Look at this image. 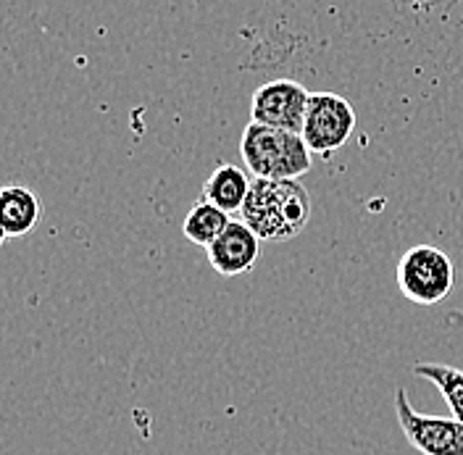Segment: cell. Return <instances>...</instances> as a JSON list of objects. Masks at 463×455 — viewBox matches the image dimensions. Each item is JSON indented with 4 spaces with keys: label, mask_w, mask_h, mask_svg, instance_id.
<instances>
[{
    "label": "cell",
    "mask_w": 463,
    "mask_h": 455,
    "mask_svg": "<svg viewBox=\"0 0 463 455\" xmlns=\"http://www.w3.org/2000/svg\"><path fill=\"white\" fill-rule=\"evenodd\" d=\"M311 195L298 179H256L240 216L266 242H289L311 222Z\"/></svg>",
    "instance_id": "cell-1"
},
{
    "label": "cell",
    "mask_w": 463,
    "mask_h": 455,
    "mask_svg": "<svg viewBox=\"0 0 463 455\" xmlns=\"http://www.w3.org/2000/svg\"><path fill=\"white\" fill-rule=\"evenodd\" d=\"M395 416L413 450L421 455H463L461 422L416 411L403 387H395Z\"/></svg>",
    "instance_id": "cell-4"
},
{
    "label": "cell",
    "mask_w": 463,
    "mask_h": 455,
    "mask_svg": "<svg viewBox=\"0 0 463 455\" xmlns=\"http://www.w3.org/2000/svg\"><path fill=\"white\" fill-rule=\"evenodd\" d=\"M453 280H456L453 261L445 251L434 245L408 248L395 269V282L401 295L421 308L442 303L453 289Z\"/></svg>",
    "instance_id": "cell-3"
},
{
    "label": "cell",
    "mask_w": 463,
    "mask_h": 455,
    "mask_svg": "<svg viewBox=\"0 0 463 455\" xmlns=\"http://www.w3.org/2000/svg\"><path fill=\"white\" fill-rule=\"evenodd\" d=\"M260 256V237L242 219H232L227 229L205 248L208 266L222 277H240L256 269Z\"/></svg>",
    "instance_id": "cell-7"
},
{
    "label": "cell",
    "mask_w": 463,
    "mask_h": 455,
    "mask_svg": "<svg viewBox=\"0 0 463 455\" xmlns=\"http://www.w3.org/2000/svg\"><path fill=\"white\" fill-rule=\"evenodd\" d=\"M232 222V216L227 211L216 208L213 203L208 200H198L190 213L184 216V224H182V234L193 242V245H201V248H208L216 242V237L227 229V224Z\"/></svg>",
    "instance_id": "cell-10"
},
{
    "label": "cell",
    "mask_w": 463,
    "mask_h": 455,
    "mask_svg": "<svg viewBox=\"0 0 463 455\" xmlns=\"http://www.w3.org/2000/svg\"><path fill=\"white\" fill-rule=\"evenodd\" d=\"M311 92L295 80H274L266 82L253 92L250 100V121H259L266 127L303 132L306 111H308Z\"/></svg>",
    "instance_id": "cell-6"
},
{
    "label": "cell",
    "mask_w": 463,
    "mask_h": 455,
    "mask_svg": "<svg viewBox=\"0 0 463 455\" xmlns=\"http://www.w3.org/2000/svg\"><path fill=\"white\" fill-rule=\"evenodd\" d=\"M240 153L256 179H300L311 171L314 153L303 135L250 121L242 132Z\"/></svg>",
    "instance_id": "cell-2"
},
{
    "label": "cell",
    "mask_w": 463,
    "mask_h": 455,
    "mask_svg": "<svg viewBox=\"0 0 463 455\" xmlns=\"http://www.w3.org/2000/svg\"><path fill=\"white\" fill-rule=\"evenodd\" d=\"M413 374L419 379L432 382L442 393V400L450 408V416L463 424V369L448 366V364H432V361H419L413 364Z\"/></svg>",
    "instance_id": "cell-11"
},
{
    "label": "cell",
    "mask_w": 463,
    "mask_h": 455,
    "mask_svg": "<svg viewBox=\"0 0 463 455\" xmlns=\"http://www.w3.org/2000/svg\"><path fill=\"white\" fill-rule=\"evenodd\" d=\"M250 185L253 179L240 169V166H232V164H222L219 169L213 171L205 185H203V200L213 203L216 208L227 211V213H240L245 200L250 195Z\"/></svg>",
    "instance_id": "cell-9"
},
{
    "label": "cell",
    "mask_w": 463,
    "mask_h": 455,
    "mask_svg": "<svg viewBox=\"0 0 463 455\" xmlns=\"http://www.w3.org/2000/svg\"><path fill=\"white\" fill-rule=\"evenodd\" d=\"M43 216V203L40 198L22 185H8L0 193V232L3 240L8 237H22L37 227Z\"/></svg>",
    "instance_id": "cell-8"
},
{
    "label": "cell",
    "mask_w": 463,
    "mask_h": 455,
    "mask_svg": "<svg viewBox=\"0 0 463 455\" xmlns=\"http://www.w3.org/2000/svg\"><path fill=\"white\" fill-rule=\"evenodd\" d=\"M355 129V111L343 95L337 92H311L306 124H303V140L311 147V153L326 156L350 140Z\"/></svg>",
    "instance_id": "cell-5"
}]
</instances>
